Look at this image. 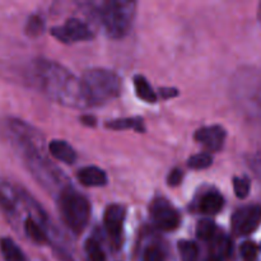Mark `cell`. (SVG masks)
Instances as JSON below:
<instances>
[{
    "mask_svg": "<svg viewBox=\"0 0 261 261\" xmlns=\"http://www.w3.org/2000/svg\"><path fill=\"white\" fill-rule=\"evenodd\" d=\"M257 249L256 245L251 241H246L241 246V255L245 261H256L257 259Z\"/></svg>",
    "mask_w": 261,
    "mask_h": 261,
    "instance_id": "4316f807",
    "label": "cell"
},
{
    "mask_svg": "<svg viewBox=\"0 0 261 261\" xmlns=\"http://www.w3.org/2000/svg\"><path fill=\"white\" fill-rule=\"evenodd\" d=\"M96 10L107 36L111 38H122L132 28L137 4L130 0H109L98 3Z\"/></svg>",
    "mask_w": 261,
    "mask_h": 261,
    "instance_id": "277c9868",
    "label": "cell"
},
{
    "mask_svg": "<svg viewBox=\"0 0 261 261\" xmlns=\"http://www.w3.org/2000/svg\"><path fill=\"white\" fill-rule=\"evenodd\" d=\"M260 249H261V246H260Z\"/></svg>",
    "mask_w": 261,
    "mask_h": 261,
    "instance_id": "e575fe53",
    "label": "cell"
},
{
    "mask_svg": "<svg viewBox=\"0 0 261 261\" xmlns=\"http://www.w3.org/2000/svg\"><path fill=\"white\" fill-rule=\"evenodd\" d=\"M165 260V255H163L162 250L157 246H150L145 250L143 261H163Z\"/></svg>",
    "mask_w": 261,
    "mask_h": 261,
    "instance_id": "83f0119b",
    "label": "cell"
},
{
    "mask_svg": "<svg viewBox=\"0 0 261 261\" xmlns=\"http://www.w3.org/2000/svg\"><path fill=\"white\" fill-rule=\"evenodd\" d=\"M257 18H259V20H260V23H261V3H260V5H259V10H257Z\"/></svg>",
    "mask_w": 261,
    "mask_h": 261,
    "instance_id": "836d02e7",
    "label": "cell"
},
{
    "mask_svg": "<svg viewBox=\"0 0 261 261\" xmlns=\"http://www.w3.org/2000/svg\"><path fill=\"white\" fill-rule=\"evenodd\" d=\"M82 83L89 106H99L116 98L121 89L120 76L115 71L101 68L87 70Z\"/></svg>",
    "mask_w": 261,
    "mask_h": 261,
    "instance_id": "5b68a950",
    "label": "cell"
},
{
    "mask_svg": "<svg viewBox=\"0 0 261 261\" xmlns=\"http://www.w3.org/2000/svg\"><path fill=\"white\" fill-rule=\"evenodd\" d=\"M51 35L64 43L86 41L92 38V36H93L89 25L83 20L76 19V18L68 19L63 25L51 28Z\"/></svg>",
    "mask_w": 261,
    "mask_h": 261,
    "instance_id": "ba28073f",
    "label": "cell"
},
{
    "mask_svg": "<svg viewBox=\"0 0 261 261\" xmlns=\"http://www.w3.org/2000/svg\"><path fill=\"white\" fill-rule=\"evenodd\" d=\"M205 261H222V259H221V257L217 256V255H213V256L208 257V259H206Z\"/></svg>",
    "mask_w": 261,
    "mask_h": 261,
    "instance_id": "d6a6232c",
    "label": "cell"
},
{
    "mask_svg": "<svg viewBox=\"0 0 261 261\" xmlns=\"http://www.w3.org/2000/svg\"><path fill=\"white\" fill-rule=\"evenodd\" d=\"M251 167H252V170L256 172V175L261 178V152L257 153V154L252 158Z\"/></svg>",
    "mask_w": 261,
    "mask_h": 261,
    "instance_id": "f546056e",
    "label": "cell"
},
{
    "mask_svg": "<svg viewBox=\"0 0 261 261\" xmlns=\"http://www.w3.org/2000/svg\"><path fill=\"white\" fill-rule=\"evenodd\" d=\"M9 132L12 142L22 154L28 170L35 176L36 180L47 190L54 191L56 188H61V190H64L66 188L61 186L64 176L61 175V171H59L46 157L43 144L45 142L41 133L33 129L31 125L15 119L9 121Z\"/></svg>",
    "mask_w": 261,
    "mask_h": 261,
    "instance_id": "6da1fadb",
    "label": "cell"
},
{
    "mask_svg": "<svg viewBox=\"0 0 261 261\" xmlns=\"http://www.w3.org/2000/svg\"><path fill=\"white\" fill-rule=\"evenodd\" d=\"M106 127L112 130H126L133 129L138 133H144V122L140 117H126V119H117L109 121L106 124Z\"/></svg>",
    "mask_w": 261,
    "mask_h": 261,
    "instance_id": "d6986e66",
    "label": "cell"
},
{
    "mask_svg": "<svg viewBox=\"0 0 261 261\" xmlns=\"http://www.w3.org/2000/svg\"><path fill=\"white\" fill-rule=\"evenodd\" d=\"M134 87H135V92H137V96L139 97L140 99L145 101L147 103H155V102H157V94H155V92L153 91L150 84L148 83L145 76L135 75Z\"/></svg>",
    "mask_w": 261,
    "mask_h": 261,
    "instance_id": "ac0fdd59",
    "label": "cell"
},
{
    "mask_svg": "<svg viewBox=\"0 0 261 261\" xmlns=\"http://www.w3.org/2000/svg\"><path fill=\"white\" fill-rule=\"evenodd\" d=\"M23 229H24V233L31 241H33L35 244H46L48 241L47 233L45 232L43 227L41 226L40 222L36 221L33 217L28 216L27 218L23 222Z\"/></svg>",
    "mask_w": 261,
    "mask_h": 261,
    "instance_id": "9a60e30c",
    "label": "cell"
},
{
    "mask_svg": "<svg viewBox=\"0 0 261 261\" xmlns=\"http://www.w3.org/2000/svg\"><path fill=\"white\" fill-rule=\"evenodd\" d=\"M213 163V158L208 153H199L189 158L188 166L193 170H204V168L211 167Z\"/></svg>",
    "mask_w": 261,
    "mask_h": 261,
    "instance_id": "603a6c76",
    "label": "cell"
},
{
    "mask_svg": "<svg viewBox=\"0 0 261 261\" xmlns=\"http://www.w3.org/2000/svg\"><path fill=\"white\" fill-rule=\"evenodd\" d=\"M217 249H218V255L217 256L221 257V259H228L229 256L233 252V245L232 241L227 237H222L217 242Z\"/></svg>",
    "mask_w": 261,
    "mask_h": 261,
    "instance_id": "484cf974",
    "label": "cell"
},
{
    "mask_svg": "<svg viewBox=\"0 0 261 261\" xmlns=\"http://www.w3.org/2000/svg\"><path fill=\"white\" fill-rule=\"evenodd\" d=\"M43 30H45V22L40 15H31L25 24V33L31 37H37V36L42 35Z\"/></svg>",
    "mask_w": 261,
    "mask_h": 261,
    "instance_id": "7402d4cb",
    "label": "cell"
},
{
    "mask_svg": "<svg viewBox=\"0 0 261 261\" xmlns=\"http://www.w3.org/2000/svg\"><path fill=\"white\" fill-rule=\"evenodd\" d=\"M232 101L247 119L261 121V70L242 69L232 79Z\"/></svg>",
    "mask_w": 261,
    "mask_h": 261,
    "instance_id": "3957f363",
    "label": "cell"
},
{
    "mask_svg": "<svg viewBox=\"0 0 261 261\" xmlns=\"http://www.w3.org/2000/svg\"><path fill=\"white\" fill-rule=\"evenodd\" d=\"M182 171L180 170V168H173L172 171L170 172V175H168L167 177V184L170 186H177L180 185V182L182 181Z\"/></svg>",
    "mask_w": 261,
    "mask_h": 261,
    "instance_id": "f1b7e54d",
    "label": "cell"
},
{
    "mask_svg": "<svg viewBox=\"0 0 261 261\" xmlns=\"http://www.w3.org/2000/svg\"><path fill=\"white\" fill-rule=\"evenodd\" d=\"M233 189L236 196L239 199H245L250 193L251 182L247 177H234L233 178Z\"/></svg>",
    "mask_w": 261,
    "mask_h": 261,
    "instance_id": "d4e9b609",
    "label": "cell"
},
{
    "mask_svg": "<svg viewBox=\"0 0 261 261\" xmlns=\"http://www.w3.org/2000/svg\"><path fill=\"white\" fill-rule=\"evenodd\" d=\"M195 139L212 152H218L223 148L226 130L219 125L201 127L195 133Z\"/></svg>",
    "mask_w": 261,
    "mask_h": 261,
    "instance_id": "7c38bea8",
    "label": "cell"
},
{
    "mask_svg": "<svg viewBox=\"0 0 261 261\" xmlns=\"http://www.w3.org/2000/svg\"><path fill=\"white\" fill-rule=\"evenodd\" d=\"M33 74L41 91L58 103L73 109L91 107L82 81L60 64L37 60L33 66Z\"/></svg>",
    "mask_w": 261,
    "mask_h": 261,
    "instance_id": "7a4b0ae2",
    "label": "cell"
},
{
    "mask_svg": "<svg viewBox=\"0 0 261 261\" xmlns=\"http://www.w3.org/2000/svg\"><path fill=\"white\" fill-rule=\"evenodd\" d=\"M178 252H180L181 260L182 261H198L199 257V249L195 242L193 241H182L178 242L177 245Z\"/></svg>",
    "mask_w": 261,
    "mask_h": 261,
    "instance_id": "ffe728a7",
    "label": "cell"
},
{
    "mask_svg": "<svg viewBox=\"0 0 261 261\" xmlns=\"http://www.w3.org/2000/svg\"><path fill=\"white\" fill-rule=\"evenodd\" d=\"M216 224L211 219H203L196 226V236L203 241H209L216 236Z\"/></svg>",
    "mask_w": 261,
    "mask_h": 261,
    "instance_id": "44dd1931",
    "label": "cell"
},
{
    "mask_svg": "<svg viewBox=\"0 0 261 261\" xmlns=\"http://www.w3.org/2000/svg\"><path fill=\"white\" fill-rule=\"evenodd\" d=\"M59 206L61 217L66 226L75 234L82 233L89 222L91 205L86 196L74 190L71 186H66L59 194Z\"/></svg>",
    "mask_w": 261,
    "mask_h": 261,
    "instance_id": "8992f818",
    "label": "cell"
},
{
    "mask_svg": "<svg viewBox=\"0 0 261 261\" xmlns=\"http://www.w3.org/2000/svg\"><path fill=\"white\" fill-rule=\"evenodd\" d=\"M0 251L5 261H25V256L17 244L9 237L0 239Z\"/></svg>",
    "mask_w": 261,
    "mask_h": 261,
    "instance_id": "2e32d148",
    "label": "cell"
},
{
    "mask_svg": "<svg viewBox=\"0 0 261 261\" xmlns=\"http://www.w3.org/2000/svg\"><path fill=\"white\" fill-rule=\"evenodd\" d=\"M48 152L54 158L66 163V165H73L76 161L75 150L64 140H53L48 144Z\"/></svg>",
    "mask_w": 261,
    "mask_h": 261,
    "instance_id": "5bb4252c",
    "label": "cell"
},
{
    "mask_svg": "<svg viewBox=\"0 0 261 261\" xmlns=\"http://www.w3.org/2000/svg\"><path fill=\"white\" fill-rule=\"evenodd\" d=\"M86 252H87V257H88V261H105L106 260L101 246H99L98 242L93 239L87 240Z\"/></svg>",
    "mask_w": 261,
    "mask_h": 261,
    "instance_id": "cb8c5ba5",
    "label": "cell"
},
{
    "mask_svg": "<svg viewBox=\"0 0 261 261\" xmlns=\"http://www.w3.org/2000/svg\"><path fill=\"white\" fill-rule=\"evenodd\" d=\"M125 214H126V211L120 204H111V205L107 206L106 212H105V228H106L109 236L111 237L112 242L116 244V246H119L117 244H120V239H121V231L122 226H124Z\"/></svg>",
    "mask_w": 261,
    "mask_h": 261,
    "instance_id": "8fae6325",
    "label": "cell"
},
{
    "mask_svg": "<svg viewBox=\"0 0 261 261\" xmlns=\"http://www.w3.org/2000/svg\"><path fill=\"white\" fill-rule=\"evenodd\" d=\"M150 217L158 229L173 231L180 224V214L172 204L163 198L155 199L150 205Z\"/></svg>",
    "mask_w": 261,
    "mask_h": 261,
    "instance_id": "52a82bcc",
    "label": "cell"
},
{
    "mask_svg": "<svg viewBox=\"0 0 261 261\" xmlns=\"http://www.w3.org/2000/svg\"><path fill=\"white\" fill-rule=\"evenodd\" d=\"M224 205V199L218 193H208L201 198L200 211L205 214H217L222 211Z\"/></svg>",
    "mask_w": 261,
    "mask_h": 261,
    "instance_id": "e0dca14e",
    "label": "cell"
},
{
    "mask_svg": "<svg viewBox=\"0 0 261 261\" xmlns=\"http://www.w3.org/2000/svg\"><path fill=\"white\" fill-rule=\"evenodd\" d=\"M81 120L83 124L88 125V126H94L96 125V119L93 116H83Z\"/></svg>",
    "mask_w": 261,
    "mask_h": 261,
    "instance_id": "1f68e13d",
    "label": "cell"
},
{
    "mask_svg": "<svg viewBox=\"0 0 261 261\" xmlns=\"http://www.w3.org/2000/svg\"><path fill=\"white\" fill-rule=\"evenodd\" d=\"M160 92L163 98H171V97H176L178 94V91L175 88H161Z\"/></svg>",
    "mask_w": 261,
    "mask_h": 261,
    "instance_id": "4dcf8cb0",
    "label": "cell"
},
{
    "mask_svg": "<svg viewBox=\"0 0 261 261\" xmlns=\"http://www.w3.org/2000/svg\"><path fill=\"white\" fill-rule=\"evenodd\" d=\"M23 193L12 184L0 178V209L9 218H14L18 213V206L23 203Z\"/></svg>",
    "mask_w": 261,
    "mask_h": 261,
    "instance_id": "30bf717a",
    "label": "cell"
},
{
    "mask_svg": "<svg viewBox=\"0 0 261 261\" xmlns=\"http://www.w3.org/2000/svg\"><path fill=\"white\" fill-rule=\"evenodd\" d=\"M78 180L81 181L82 185L88 188H101L107 184V175L101 168L89 166L79 170Z\"/></svg>",
    "mask_w": 261,
    "mask_h": 261,
    "instance_id": "4fadbf2b",
    "label": "cell"
},
{
    "mask_svg": "<svg viewBox=\"0 0 261 261\" xmlns=\"http://www.w3.org/2000/svg\"><path fill=\"white\" fill-rule=\"evenodd\" d=\"M261 223V205H249L239 209L232 217V231L246 236L256 231Z\"/></svg>",
    "mask_w": 261,
    "mask_h": 261,
    "instance_id": "9c48e42d",
    "label": "cell"
}]
</instances>
